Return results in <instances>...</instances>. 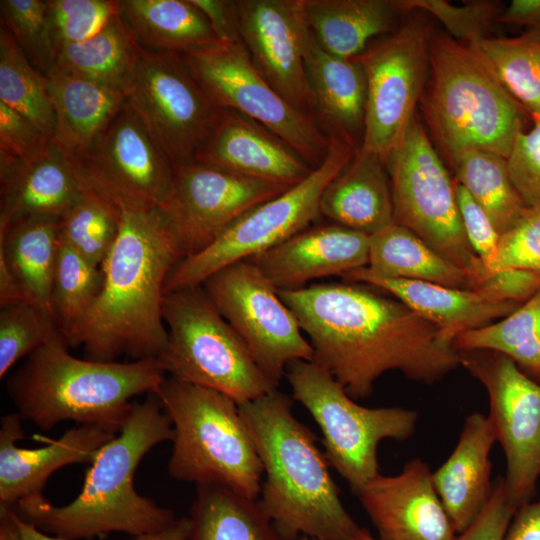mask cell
Listing matches in <instances>:
<instances>
[{
  "mask_svg": "<svg viewBox=\"0 0 540 540\" xmlns=\"http://www.w3.org/2000/svg\"><path fill=\"white\" fill-rule=\"evenodd\" d=\"M320 215L368 236L394 222L385 162L358 150L328 183L320 199Z\"/></svg>",
  "mask_w": 540,
  "mask_h": 540,
  "instance_id": "83f0119b",
  "label": "cell"
},
{
  "mask_svg": "<svg viewBox=\"0 0 540 540\" xmlns=\"http://www.w3.org/2000/svg\"><path fill=\"white\" fill-rule=\"evenodd\" d=\"M403 13L428 12L438 19L455 40L476 45L485 39L489 28L502 12L499 1L477 0L462 6L444 0H398Z\"/></svg>",
  "mask_w": 540,
  "mask_h": 540,
  "instance_id": "f6af8a7d",
  "label": "cell"
},
{
  "mask_svg": "<svg viewBox=\"0 0 540 540\" xmlns=\"http://www.w3.org/2000/svg\"><path fill=\"white\" fill-rule=\"evenodd\" d=\"M239 410L261 461L258 500L283 540H350L359 526L345 509L325 454L277 388Z\"/></svg>",
  "mask_w": 540,
  "mask_h": 540,
  "instance_id": "277c9868",
  "label": "cell"
},
{
  "mask_svg": "<svg viewBox=\"0 0 540 540\" xmlns=\"http://www.w3.org/2000/svg\"><path fill=\"white\" fill-rule=\"evenodd\" d=\"M241 42L259 74L299 111L316 113L304 61V0L235 1Z\"/></svg>",
  "mask_w": 540,
  "mask_h": 540,
  "instance_id": "d6986e66",
  "label": "cell"
},
{
  "mask_svg": "<svg viewBox=\"0 0 540 540\" xmlns=\"http://www.w3.org/2000/svg\"><path fill=\"white\" fill-rule=\"evenodd\" d=\"M83 185L59 218L60 239L101 268L118 234L119 210L111 197Z\"/></svg>",
  "mask_w": 540,
  "mask_h": 540,
  "instance_id": "60d3db41",
  "label": "cell"
},
{
  "mask_svg": "<svg viewBox=\"0 0 540 540\" xmlns=\"http://www.w3.org/2000/svg\"><path fill=\"white\" fill-rule=\"evenodd\" d=\"M54 341H64L57 324L33 304L24 301L1 307L0 378L21 359Z\"/></svg>",
  "mask_w": 540,
  "mask_h": 540,
  "instance_id": "b9f144b4",
  "label": "cell"
},
{
  "mask_svg": "<svg viewBox=\"0 0 540 540\" xmlns=\"http://www.w3.org/2000/svg\"><path fill=\"white\" fill-rule=\"evenodd\" d=\"M0 101L52 139L55 114L47 77L30 63L3 26L0 27Z\"/></svg>",
  "mask_w": 540,
  "mask_h": 540,
  "instance_id": "f35d334b",
  "label": "cell"
},
{
  "mask_svg": "<svg viewBox=\"0 0 540 540\" xmlns=\"http://www.w3.org/2000/svg\"><path fill=\"white\" fill-rule=\"evenodd\" d=\"M517 509L508 495L504 477H499L482 511L455 540H504Z\"/></svg>",
  "mask_w": 540,
  "mask_h": 540,
  "instance_id": "f907efd6",
  "label": "cell"
},
{
  "mask_svg": "<svg viewBox=\"0 0 540 540\" xmlns=\"http://www.w3.org/2000/svg\"><path fill=\"white\" fill-rule=\"evenodd\" d=\"M190 529V518L181 517L160 531L132 537L131 540H189Z\"/></svg>",
  "mask_w": 540,
  "mask_h": 540,
  "instance_id": "6f0895ef",
  "label": "cell"
},
{
  "mask_svg": "<svg viewBox=\"0 0 540 540\" xmlns=\"http://www.w3.org/2000/svg\"><path fill=\"white\" fill-rule=\"evenodd\" d=\"M193 160L288 187L314 170L265 126L226 108L218 109Z\"/></svg>",
  "mask_w": 540,
  "mask_h": 540,
  "instance_id": "7402d4cb",
  "label": "cell"
},
{
  "mask_svg": "<svg viewBox=\"0 0 540 540\" xmlns=\"http://www.w3.org/2000/svg\"><path fill=\"white\" fill-rule=\"evenodd\" d=\"M118 433L99 425L79 424L41 448H23L22 419L8 413L0 421V506L15 507L19 501L42 494L48 478L72 464L91 463L100 449Z\"/></svg>",
  "mask_w": 540,
  "mask_h": 540,
  "instance_id": "44dd1931",
  "label": "cell"
},
{
  "mask_svg": "<svg viewBox=\"0 0 540 540\" xmlns=\"http://www.w3.org/2000/svg\"><path fill=\"white\" fill-rule=\"evenodd\" d=\"M278 291L366 267L369 236L332 224L307 228L250 259Z\"/></svg>",
  "mask_w": 540,
  "mask_h": 540,
  "instance_id": "603a6c76",
  "label": "cell"
},
{
  "mask_svg": "<svg viewBox=\"0 0 540 540\" xmlns=\"http://www.w3.org/2000/svg\"><path fill=\"white\" fill-rule=\"evenodd\" d=\"M154 393L174 430L169 475L196 486L220 485L258 500L263 467L238 403L170 376Z\"/></svg>",
  "mask_w": 540,
  "mask_h": 540,
  "instance_id": "52a82bcc",
  "label": "cell"
},
{
  "mask_svg": "<svg viewBox=\"0 0 540 540\" xmlns=\"http://www.w3.org/2000/svg\"><path fill=\"white\" fill-rule=\"evenodd\" d=\"M518 134L507 158L511 181L526 207L540 205V115Z\"/></svg>",
  "mask_w": 540,
  "mask_h": 540,
  "instance_id": "7dc6e473",
  "label": "cell"
},
{
  "mask_svg": "<svg viewBox=\"0 0 540 540\" xmlns=\"http://www.w3.org/2000/svg\"><path fill=\"white\" fill-rule=\"evenodd\" d=\"M540 289V270L506 269L487 276L474 289L495 302L523 303Z\"/></svg>",
  "mask_w": 540,
  "mask_h": 540,
  "instance_id": "816d5d0a",
  "label": "cell"
},
{
  "mask_svg": "<svg viewBox=\"0 0 540 540\" xmlns=\"http://www.w3.org/2000/svg\"><path fill=\"white\" fill-rule=\"evenodd\" d=\"M59 247V218H23L0 231V254L26 300L55 323L52 288Z\"/></svg>",
  "mask_w": 540,
  "mask_h": 540,
  "instance_id": "1f68e13d",
  "label": "cell"
},
{
  "mask_svg": "<svg viewBox=\"0 0 540 540\" xmlns=\"http://www.w3.org/2000/svg\"><path fill=\"white\" fill-rule=\"evenodd\" d=\"M102 282V269L60 239L52 306L56 324L67 346H79L81 330L99 296Z\"/></svg>",
  "mask_w": 540,
  "mask_h": 540,
  "instance_id": "74e56055",
  "label": "cell"
},
{
  "mask_svg": "<svg viewBox=\"0 0 540 540\" xmlns=\"http://www.w3.org/2000/svg\"><path fill=\"white\" fill-rule=\"evenodd\" d=\"M506 269L540 270V205L527 207L500 236L495 273Z\"/></svg>",
  "mask_w": 540,
  "mask_h": 540,
  "instance_id": "bcb514c9",
  "label": "cell"
},
{
  "mask_svg": "<svg viewBox=\"0 0 540 540\" xmlns=\"http://www.w3.org/2000/svg\"><path fill=\"white\" fill-rule=\"evenodd\" d=\"M19 527L22 535V540H68L59 536H49L35 525L23 520L19 516Z\"/></svg>",
  "mask_w": 540,
  "mask_h": 540,
  "instance_id": "91938a15",
  "label": "cell"
},
{
  "mask_svg": "<svg viewBox=\"0 0 540 540\" xmlns=\"http://www.w3.org/2000/svg\"><path fill=\"white\" fill-rule=\"evenodd\" d=\"M83 186L75 163L53 142L38 157L0 160V231L23 218H60Z\"/></svg>",
  "mask_w": 540,
  "mask_h": 540,
  "instance_id": "cb8c5ba5",
  "label": "cell"
},
{
  "mask_svg": "<svg viewBox=\"0 0 540 540\" xmlns=\"http://www.w3.org/2000/svg\"><path fill=\"white\" fill-rule=\"evenodd\" d=\"M118 14L145 49L184 55L219 41L190 0H118Z\"/></svg>",
  "mask_w": 540,
  "mask_h": 540,
  "instance_id": "d6a6232c",
  "label": "cell"
},
{
  "mask_svg": "<svg viewBox=\"0 0 540 540\" xmlns=\"http://www.w3.org/2000/svg\"><path fill=\"white\" fill-rule=\"evenodd\" d=\"M278 293L308 336L313 362L355 400L389 371L433 384L461 366L453 341L396 298L343 283Z\"/></svg>",
  "mask_w": 540,
  "mask_h": 540,
  "instance_id": "6da1fadb",
  "label": "cell"
},
{
  "mask_svg": "<svg viewBox=\"0 0 540 540\" xmlns=\"http://www.w3.org/2000/svg\"><path fill=\"white\" fill-rule=\"evenodd\" d=\"M52 140L0 101V160H28L45 153Z\"/></svg>",
  "mask_w": 540,
  "mask_h": 540,
  "instance_id": "681fc988",
  "label": "cell"
},
{
  "mask_svg": "<svg viewBox=\"0 0 540 540\" xmlns=\"http://www.w3.org/2000/svg\"><path fill=\"white\" fill-rule=\"evenodd\" d=\"M453 346L501 353L540 383V289L500 321L458 334Z\"/></svg>",
  "mask_w": 540,
  "mask_h": 540,
  "instance_id": "8d00e7d4",
  "label": "cell"
},
{
  "mask_svg": "<svg viewBox=\"0 0 540 540\" xmlns=\"http://www.w3.org/2000/svg\"><path fill=\"white\" fill-rule=\"evenodd\" d=\"M289 188L191 160L174 165L169 196L161 210L186 258L209 246L245 212Z\"/></svg>",
  "mask_w": 540,
  "mask_h": 540,
  "instance_id": "e0dca14e",
  "label": "cell"
},
{
  "mask_svg": "<svg viewBox=\"0 0 540 540\" xmlns=\"http://www.w3.org/2000/svg\"><path fill=\"white\" fill-rule=\"evenodd\" d=\"M174 430L155 393L134 402L120 432L90 463L80 493L63 506L42 494L22 499L17 514L45 533L78 540L110 532L132 537L160 531L175 519L172 510L140 495L134 475L143 457L156 445L172 441Z\"/></svg>",
  "mask_w": 540,
  "mask_h": 540,
  "instance_id": "3957f363",
  "label": "cell"
},
{
  "mask_svg": "<svg viewBox=\"0 0 540 540\" xmlns=\"http://www.w3.org/2000/svg\"><path fill=\"white\" fill-rule=\"evenodd\" d=\"M429 71L422 110L448 159L467 149L508 158L528 113L478 47L443 33L432 34Z\"/></svg>",
  "mask_w": 540,
  "mask_h": 540,
  "instance_id": "8992f818",
  "label": "cell"
},
{
  "mask_svg": "<svg viewBox=\"0 0 540 540\" xmlns=\"http://www.w3.org/2000/svg\"><path fill=\"white\" fill-rule=\"evenodd\" d=\"M304 61L315 97L316 114L330 131L352 144L364 129L366 77L360 63L325 51L310 29L304 45Z\"/></svg>",
  "mask_w": 540,
  "mask_h": 540,
  "instance_id": "f1b7e54d",
  "label": "cell"
},
{
  "mask_svg": "<svg viewBox=\"0 0 540 540\" xmlns=\"http://www.w3.org/2000/svg\"><path fill=\"white\" fill-rule=\"evenodd\" d=\"M454 187L467 240L490 276L495 273L501 235L463 185L454 181Z\"/></svg>",
  "mask_w": 540,
  "mask_h": 540,
  "instance_id": "c3c4849f",
  "label": "cell"
},
{
  "mask_svg": "<svg viewBox=\"0 0 540 540\" xmlns=\"http://www.w3.org/2000/svg\"><path fill=\"white\" fill-rule=\"evenodd\" d=\"M331 135L326 159L300 183L251 208L209 246L183 258L169 272L164 293L199 286L233 263L248 260L308 228L320 215L321 195L353 157L354 144Z\"/></svg>",
  "mask_w": 540,
  "mask_h": 540,
  "instance_id": "30bf717a",
  "label": "cell"
},
{
  "mask_svg": "<svg viewBox=\"0 0 540 540\" xmlns=\"http://www.w3.org/2000/svg\"><path fill=\"white\" fill-rule=\"evenodd\" d=\"M189 540H283L258 500L220 485H199Z\"/></svg>",
  "mask_w": 540,
  "mask_h": 540,
  "instance_id": "836d02e7",
  "label": "cell"
},
{
  "mask_svg": "<svg viewBox=\"0 0 540 540\" xmlns=\"http://www.w3.org/2000/svg\"><path fill=\"white\" fill-rule=\"evenodd\" d=\"M112 199L119 210L118 234L101 267V291L79 346L87 359L96 361L113 362L122 355L132 360L156 358L167 339L164 286L182 252L160 208Z\"/></svg>",
  "mask_w": 540,
  "mask_h": 540,
  "instance_id": "7a4b0ae2",
  "label": "cell"
},
{
  "mask_svg": "<svg viewBox=\"0 0 540 540\" xmlns=\"http://www.w3.org/2000/svg\"><path fill=\"white\" fill-rule=\"evenodd\" d=\"M67 347L42 345L6 379L15 412L44 431L72 420L119 433L132 399L156 392L167 377L157 358L103 362L76 358Z\"/></svg>",
  "mask_w": 540,
  "mask_h": 540,
  "instance_id": "5b68a950",
  "label": "cell"
},
{
  "mask_svg": "<svg viewBox=\"0 0 540 540\" xmlns=\"http://www.w3.org/2000/svg\"><path fill=\"white\" fill-rule=\"evenodd\" d=\"M431 36L429 24L417 16L355 57L366 77L362 152L385 162L403 137L422 97Z\"/></svg>",
  "mask_w": 540,
  "mask_h": 540,
  "instance_id": "9a60e30c",
  "label": "cell"
},
{
  "mask_svg": "<svg viewBox=\"0 0 540 540\" xmlns=\"http://www.w3.org/2000/svg\"><path fill=\"white\" fill-rule=\"evenodd\" d=\"M24 301L27 300L18 280L3 255L0 254V307Z\"/></svg>",
  "mask_w": 540,
  "mask_h": 540,
  "instance_id": "9f6ffc18",
  "label": "cell"
},
{
  "mask_svg": "<svg viewBox=\"0 0 540 540\" xmlns=\"http://www.w3.org/2000/svg\"><path fill=\"white\" fill-rule=\"evenodd\" d=\"M307 24L317 43L332 55L353 59L374 36L392 32L398 0H304Z\"/></svg>",
  "mask_w": 540,
  "mask_h": 540,
  "instance_id": "f546056e",
  "label": "cell"
},
{
  "mask_svg": "<svg viewBox=\"0 0 540 540\" xmlns=\"http://www.w3.org/2000/svg\"><path fill=\"white\" fill-rule=\"evenodd\" d=\"M369 272L385 278L474 290L479 280L395 222L369 236Z\"/></svg>",
  "mask_w": 540,
  "mask_h": 540,
  "instance_id": "4dcf8cb0",
  "label": "cell"
},
{
  "mask_svg": "<svg viewBox=\"0 0 540 540\" xmlns=\"http://www.w3.org/2000/svg\"><path fill=\"white\" fill-rule=\"evenodd\" d=\"M355 495L379 540H455L456 532L421 459L393 476L378 474Z\"/></svg>",
  "mask_w": 540,
  "mask_h": 540,
  "instance_id": "ffe728a7",
  "label": "cell"
},
{
  "mask_svg": "<svg viewBox=\"0 0 540 540\" xmlns=\"http://www.w3.org/2000/svg\"><path fill=\"white\" fill-rule=\"evenodd\" d=\"M498 22L540 30V0H513L502 10Z\"/></svg>",
  "mask_w": 540,
  "mask_h": 540,
  "instance_id": "11a10c76",
  "label": "cell"
},
{
  "mask_svg": "<svg viewBox=\"0 0 540 540\" xmlns=\"http://www.w3.org/2000/svg\"><path fill=\"white\" fill-rule=\"evenodd\" d=\"M504 540H540V501L517 509Z\"/></svg>",
  "mask_w": 540,
  "mask_h": 540,
  "instance_id": "db71d44e",
  "label": "cell"
},
{
  "mask_svg": "<svg viewBox=\"0 0 540 540\" xmlns=\"http://www.w3.org/2000/svg\"><path fill=\"white\" fill-rule=\"evenodd\" d=\"M496 441L489 417L471 413L464 419L452 453L432 472L433 485L456 534L471 525L491 497L490 452Z\"/></svg>",
  "mask_w": 540,
  "mask_h": 540,
  "instance_id": "d4e9b609",
  "label": "cell"
},
{
  "mask_svg": "<svg viewBox=\"0 0 540 540\" xmlns=\"http://www.w3.org/2000/svg\"><path fill=\"white\" fill-rule=\"evenodd\" d=\"M122 92L174 165L194 159L219 109L175 52L139 46Z\"/></svg>",
  "mask_w": 540,
  "mask_h": 540,
  "instance_id": "4fadbf2b",
  "label": "cell"
},
{
  "mask_svg": "<svg viewBox=\"0 0 540 540\" xmlns=\"http://www.w3.org/2000/svg\"><path fill=\"white\" fill-rule=\"evenodd\" d=\"M52 42L59 51L97 33L118 14V0H46Z\"/></svg>",
  "mask_w": 540,
  "mask_h": 540,
  "instance_id": "ee69618b",
  "label": "cell"
},
{
  "mask_svg": "<svg viewBox=\"0 0 540 540\" xmlns=\"http://www.w3.org/2000/svg\"><path fill=\"white\" fill-rule=\"evenodd\" d=\"M75 166L84 184L109 197L160 209L174 176V164L126 102Z\"/></svg>",
  "mask_w": 540,
  "mask_h": 540,
  "instance_id": "ac0fdd59",
  "label": "cell"
},
{
  "mask_svg": "<svg viewBox=\"0 0 540 540\" xmlns=\"http://www.w3.org/2000/svg\"><path fill=\"white\" fill-rule=\"evenodd\" d=\"M206 17L219 41H241L235 1L228 0H190Z\"/></svg>",
  "mask_w": 540,
  "mask_h": 540,
  "instance_id": "f5cc1de1",
  "label": "cell"
},
{
  "mask_svg": "<svg viewBox=\"0 0 540 540\" xmlns=\"http://www.w3.org/2000/svg\"><path fill=\"white\" fill-rule=\"evenodd\" d=\"M342 277L389 292L419 316L440 328L452 341L460 333L508 316L522 304L490 301L474 290H461L425 281L380 277L369 272L366 267L350 271Z\"/></svg>",
  "mask_w": 540,
  "mask_h": 540,
  "instance_id": "484cf974",
  "label": "cell"
},
{
  "mask_svg": "<svg viewBox=\"0 0 540 540\" xmlns=\"http://www.w3.org/2000/svg\"><path fill=\"white\" fill-rule=\"evenodd\" d=\"M166 343L156 357L170 377L221 392L238 404L277 388L202 285L165 292Z\"/></svg>",
  "mask_w": 540,
  "mask_h": 540,
  "instance_id": "ba28073f",
  "label": "cell"
},
{
  "mask_svg": "<svg viewBox=\"0 0 540 540\" xmlns=\"http://www.w3.org/2000/svg\"><path fill=\"white\" fill-rule=\"evenodd\" d=\"M509 91L531 117L540 115V30L515 37H486L476 44Z\"/></svg>",
  "mask_w": 540,
  "mask_h": 540,
  "instance_id": "ab89813d",
  "label": "cell"
},
{
  "mask_svg": "<svg viewBox=\"0 0 540 540\" xmlns=\"http://www.w3.org/2000/svg\"><path fill=\"white\" fill-rule=\"evenodd\" d=\"M350 540H379V539L374 538L367 529L359 527V529L355 532V534L351 537Z\"/></svg>",
  "mask_w": 540,
  "mask_h": 540,
  "instance_id": "94428289",
  "label": "cell"
},
{
  "mask_svg": "<svg viewBox=\"0 0 540 540\" xmlns=\"http://www.w3.org/2000/svg\"><path fill=\"white\" fill-rule=\"evenodd\" d=\"M201 285L274 382L279 384L291 362L313 361V348L297 317L253 262L228 265Z\"/></svg>",
  "mask_w": 540,
  "mask_h": 540,
  "instance_id": "5bb4252c",
  "label": "cell"
},
{
  "mask_svg": "<svg viewBox=\"0 0 540 540\" xmlns=\"http://www.w3.org/2000/svg\"><path fill=\"white\" fill-rule=\"evenodd\" d=\"M294 400L320 427L325 457L354 493L379 473L378 446L405 441L415 432L418 413L402 407L368 408L356 403L335 378L313 361L291 362L285 375Z\"/></svg>",
  "mask_w": 540,
  "mask_h": 540,
  "instance_id": "9c48e42d",
  "label": "cell"
},
{
  "mask_svg": "<svg viewBox=\"0 0 540 540\" xmlns=\"http://www.w3.org/2000/svg\"><path fill=\"white\" fill-rule=\"evenodd\" d=\"M138 49L135 37L117 14L90 38L63 47L58 53L56 67L122 91Z\"/></svg>",
  "mask_w": 540,
  "mask_h": 540,
  "instance_id": "e575fe53",
  "label": "cell"
},
{
  "mask_svg": "<svg viewBox=\"0 0 540 540\" xmlns=\"http://www.w3.org/2000/svg\"><path fill=\"white\" fill-rule=\"evenodd\" d=\"M212 102L262 124L312 168L326 159L331 135L313 115L288 103L253 66L241 41L222 42L183 55Z\"/></svg>",
  "mask_w": 540,
  "mask_h": 540,
  "instance_id": "7c38bea8",
  "label": "cell"
},
{
  "mask_svg": "<svg viewBox=\"0 0 540 540\" xmlns=\"http://www.w3.org/2000/svg\"><path fill=\"white\" fill-rule=\"evenodd\" d=\"M55 114L52 142L76 163L125 103L120 89L54 67L47 75Z\"/></svg>",
  "mask_w": 540,
  "mask_h": 540,
  "instance_id": "4316f807",
  "label": "cell"
},
{
  "mask_svg": "<svg viewBox=\"0 0 540 540\" xmlns=\"http://www.w3.org/2000/svg\"><path fill=\"white\" fill-rule=\"evenodd\" d=\"M385 165L394 222L411 230L481 283L487 274L467 240L454 181L416 116L387 156Z\"/></svg>",
  "mask_w": 540,
  "mask_h": 540,
  "instance_id": "8fae6325",
  "label": "cell"
},
{
  "mask_svg": "<svg viewBox=\"0 0 540 540\" xmlns=\"http://www.w3.org/2000/svg\"><path fill=\"white\" fill-rule=\"evenodd\" d=\"M458 181L488 215L500 235L510 230L527 208L509 174L507 158L467 149L450 160Z\"/></svg>",
  "mask_w": 540,
  "mask_h": 540,
  "instance_id": "d590c367",
  "label": "cell"
},
{
  "mask_svg": "<svg viewBox=\"0 0 540 540\" xmlns=\"http://www.w3.org/2000/svg\"><path fill=\"white\" fill-rule=\"evenodd\" d=\"M299 540H319V539H315V538H311V537H307V536H302L299 538Z\"/></svg>",
  "mask_w": 540,
  "mask_h": 540,
  "instance_id": "6125c7cd",
  "label": "cell"
},
{
  "mask_svg": "<svg viewBox=\"0 0 540 540\" xmlns=\"http://www.w3.org/2000/svg\"><path fill=\"white\" fill-rule=\"evenodd\" d=\"M0 540H22L19 515L14 507L0 506Z\"/></svg>",
  "mask_w": 540,
  "mask_h": 540,
  "instance_id": "680465c9",
  "label": "cell"
},
{
  "mask_svg": "<svg viewBox=\"0 0 540 540\" xmlns=\"http://www.w3.org/2000/svg\"><path fill=\"white\" fill-rule=\"evenodd\" d=\"M459 354L461 366L487 391L488 417L506 458V489L519 508L530 502L540 477V383L501 353Z\"/></svg>",
  "mask_w": 540,
  "mask_h": 540,
  "instance_id": "2e32d148",
  "label": "cell"
},
{
  "mask_svg": "<svg viewBox=\"0 0 540 540\" xmlns=\"http://www.w3.org/2000/svg\"><path fill=\"white\" fill-rule=\"evenodd\" d=\"M0 22L30 63L47 75L57 62L46 14V0H1Z\"/></svg>",
  "mask_w": 540,
  "mask_h": 540,
  "instance_id": "7bdbcfd3",
  "label": "cell"
}]
</instances>
